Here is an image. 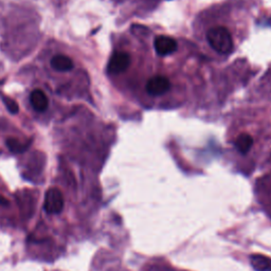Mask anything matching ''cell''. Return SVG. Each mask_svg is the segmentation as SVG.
<instances>
[{"label":"cell","mask_w":271,"mask_h":271,"mask_svg":"<svg viewBox=\"0 0 271 271\" xmlns=\"http://www.w3.org/2000/svg\"><path fill=\"white\" fill-rule=\"evenodd\" d=\"M51 66L56 71L67 72L73 69V62L70 57L59 54L51 59Z\"/></svg>","instance_id":"7"},{"label":"cell","mask_w":271,"mask_h":271,"mask_svg":"<svg viewBox=\"0 0 271 271\" xmlns=\"http://www.w3.org/2000/svg\"><path fill=\"white\" fill-rule=\"evenodd\" d=\"M30 102H31L33 108L35 109L37 112L46 111L49 106L48 96L41 89H36V90L32 91L30 95Z\"/></svg>","instance_id":"6"},{"label":"cell","mask_w":271,"mask_h":271,"mask_svg":"<svg viewBox=\"0 0 271 271\" xmlns=\"http://www.w3.org/2000/svg\"><path fill=\"white\" fill-rule=\"evenodd\" d=\"M172 88V82L164 74H155L145 82V91L150 98H161Z\"/></svg>","instance_id":"2"},{"label":"cell","mask_w":271,"mask_h":271,"mask_svg":"<svg viewBox=\"0 0 271 271\" xmlns=\"http://www.w3.org/2000/svg\"><path fill=\"white\" fill-rule=\"evenodd\" d=\"M0 205L7 207V206L10 205V201H9L7 198H5V197H3V196H0Z\"/></svg>","instance_id":"12"},{"label":"cell","mask_w":271,"mask_h":271,"mask_svg":"<svg viewBox=\"0 0 271 271\" xmlns=\"http://www.w3.org/2000/svg\"><path fill=\"white\" fill-rule=\"evenodd\" d=\"M250 264L256 271H271V258L263 256V254L251 256Z\"/></svg>","instance_id":"8"},{"label":"cell","mask_w":271,"mask_h":271,"mask_svg":"<svg viewBox=\"0 0 271 271\" xmlns=\"http://www.w3.org/2000/svg\"><path fill=\"white\" fill-rule=\"evenodd\" d=\"M131 64V55L126 52V51H115L111 55L108 66L107 71L109 74H121L125 72Z\"/></svg>","instance_id":"3"},{"label":"cell","mask_w":271,"mask_h":271,"mask_svg":"<svg viewBox=\"0 0 271 271\" xmlns=\"http://www.w3.org/2000/svg\"><path fill=\"white\" fill-rule=\"evenodd\" d=\"M206 38L209 47L219 55H229L234 50L232 32L223 25H214L207 31Z\"/></svg>","instance_id":"1"},{"label":"cell","mask_w":271,"mask_h":271,"mask_svg":"<svg viewBox=\"0 0 271 271\" xmlns=\"http://www.w3.org/2000/svg\"><path fill=\"white\" fill-rule=\"evenodd\" d=\"M63 193L56 189L51 188L46 192L44 209L48 214H59L64 209Z\"/></svg>","instance_id":"4"},{"label":"cell","mask_w":271,"mask_h":271,"mask_svg":"<svg viewBox=\"0 0 271 271\" xmlns=\"http://www.w3.org/2000/svg\"><path fill=\"white\" fill-rule=\"evenodd\" d=\"M253 145V139L251 136L247 132H243L237 136V138L234 141L235 148L243 155H246Z\"/></svg>","instance_id":"9"},{"label":"cell","mask_w":271,"mask_h":271,"mask_svg":"<svg viewBox=\"0 0 271 271\" xmlns=\"http://www.w3.org/2000/svg\"><path fill=\"white\" fill-rule=\"evenodd\" d=\"M154 48L158 55L167 56L176 52L178 49V44L172 36L158 35L154 40Z\"/></svg>","instance_id":"5"},{"label":"cell","mask_w":271,"mask_h":271,"mask_svg":"<svg viewBox=\"0 0 271 271\" xmlns=\"http://www.w3.org/2000/svg\"><path fill=\"white\" fill-rule=\"evenodd\" d=\"M3 101H4V103H5L6 107H7V109H8L11 113L16 114L17 112L20 111L18 104H17L16 102H15L13 99L8 98V96H6V95H3Z\"/></svg>","instance_id":"11"},{"label":"cell","mask_w":271,"mask_h":271,"mask_svg":"<svg viewBox=\"0 0 271 271\" xmlns=\"http://www.w3.org/2000/svg\"><path fill=\"white\" fill-rule=\"evenodd\" d=\"M7 146L12 152H15V154H22V152H24L28 147L27 144L22 143L21 141L14 138H10L7 140Z\"/></svg>","instance_id":"10"}]
</instances>
